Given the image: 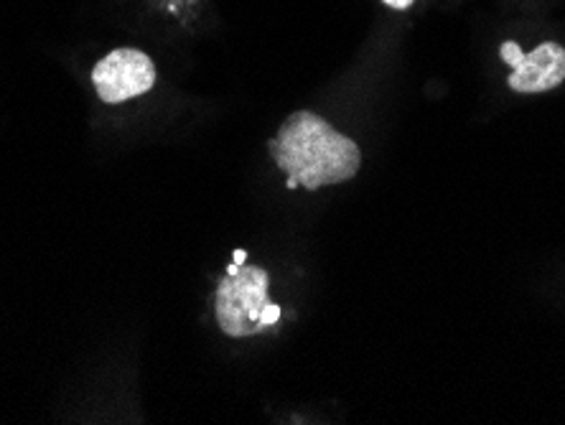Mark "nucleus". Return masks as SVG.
Here are the masks:
<instances>
[{
  "label": "nucleus",
  "instance_id": "f257e3e1",
  "mask_svg": "<svg viewBox=\"0 0 565 425\" xmlns=\"http://www.w3.org/2000/svg\"><path fill=\"white\" fill-rule=\"evenodd\" d=\"M270 151L280 171L309 191L354 179L362 163L354 140L313 113L290 115L280 125Z\"/></svg>",
  "mask_w": 565,
  "mask_h": 425
},
{
  "label": "nucleus",
  "instance_id": "f03ea898",
  "mask_svg": "<svg viewBox=\"0 0 565 425\" xmlns=\"http://www.w3.org/2000/svg\"><path fill=\"white\" fill-rule=\"evenodd\" d=\"M268 275L243 265L235 275H224L217 288V321L224 334L245 339L265 329L263 311L268 308Z\"/></svg>",
  "mask_w": 565,
  "mask_h": 425
},
{
  "label": "nucleus",
  "instance_id": "7ed1b4c3",
  "mask_svg": "<svg viewBox=\"0 0 565 425\" xmlns=\"http://www.w3.org/2000/svg\"><path fill=\"white\" fill-rule=\"evenodd\" d=\"M93 79L99 99L122 103V99L138 97L153 87L156 66L138 49H118L95 66Z\"/></svg>",
  "mask_w": 565,
  "mask_h": 425
},
{
  "label": "nucleus",
  "instance_id": "20e7f679",
  "mask_svg": "<svg viewBox=\"0 0 565 425\" xmlns=\"http://www.w3.org/2000/svg\"><path fill=\"white\" fill-rule=\"evenodd\" d=\"M565 82V49L555 41H545L512 66L510 89L520 95H540Z\"/></svg>",
  "mask_w": 565,
  "mask_h": 425
},
{
  "label": "nucleus",
  "instance_id": "39448f33",
  "mask_svg": "<svg viewBox=\"0 0 565 425\" xmlns=\"http://www.w3.org/2000/svg\"><path fill=\"white\" fill-rule=\"evenodd\" d=\"M500 54H502V60L510 64V66H518L522 56H525V52H522L520 44H514V41H504L502 49H500Z\"/></svg>",
  "mask_w": 565,
  "mask_h": 425
},
{
  "label": "nucleus",
  "instance_id": "423d86ee",
  "mask_svg": "<svg viewBox=\"0 0 565 425\" xmlns=\"http://www.w3.org/2000/svg\"><path fill=\"white\" fill-rule=\"evenodd\" d=\"M278 319H280V306L268 304V308L263 311V323L265 327H270V323H276Z\"/></svg>",
  "mask_w": 565,
  "mask_h": 425
},
{
  "label": "nucleus",
  "instance_id": "0eeeda50",
  "mask_svg": "<svg viewBox=\"0 0 565 425\" xmlns=\"http://www.w3.org/2000/svg\"><path fill=\"white\" fill-rule=\"evenodd\" d=\"M382 3L390 8H397V11H405V8H411L415 0H382Z\"/></svg>",
  "mask_w": 565,
  "mask_h": 425
},
{
  "label": "nucleus",
  "instance_id": "6e6552de",
  "mask_svg": "<svg viewBox=\"0 0 565 425\" xmlns=\"http://www.w3.org/2000/svg\"><path fill=\"white\" fill-rule=\"evenodd\" d=\"M232 257H235V263H237V265H245V261H247V253H245V249H235V255H232Z\"/></svg>",
  "mask_w": 565,
  "mask_h": 425
}]
</instances>
